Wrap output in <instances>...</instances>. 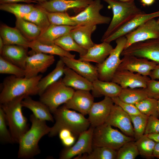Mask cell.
Masks as SVG:
<instances>
[{
  "label": "cell",
  "instance_id": "cell-1",
  "mask_svg": "<svg viewBox=\"0 0 159 159\" xmlns=\"http://www.w3.org/2000/svg\"><path fill=\"white\" fill-rule=\"evenodd\" d=\"M30 120L32 123L31 128L22 136L19 143V158H33L39 154L41 150L39 142L51 130V127L47 125L45 121L38 119L34 114L31 115Z\"/></svg>",
  "mask_w": 159,
  "mask_h": 159
},
{
  "label": "cell",
  "instance_id": "cell-2",
  "mask_svg": "<svg viewBox=\"0 0 159 159\" xmlns=\"http://www.w3.org/2000/svg\"><path fill=\"white\" fill-rule=\"evenodd\" d=\"M42 77L39 74L31 78L11 75L5 77L2 83L0 103L8 102L19 96L38 95V83Z\"/></svg>",
  "mask_w": 159,
  "mask_h": 159
},
{
  "label": "cell",
  "instance_id": "cell-3",
  "mask_svg": "<svg viewBox=\"0 0 159 159\" xmlns=\"http://www.w3.org/2000/svg\"><path fill=\"white\" fill-rule=\"evenodd\" d=\"M55 122L48 134L50 137L57 135L62 129L70 131L74 135H79L90 126L87 119L80 113L71 110L64 105L53 113Z\"/></svg>",
  "mask_w": 159,
  "mask_h": 159
},
{
  "label": "cell",
  "instance_id": "cell-4",
  "mask_svg": "<svg viewBox=\"0 0 159 159\" xmlns=\"http://www.w3.org/2000/svg\"><path fill=\"white\" fill-rule=\"evenodd\" d=\"M26 96H19L0 104V107L5 113L14 143H19L29 130L27 120L22 111L21 102Z\"/></svg>",
  "mask_w": 159,
  "mask_h": 159
},
{
  "label": "cell",
  "instance_id": "cell-5",
  "mask_svg": "<svg viewBox=\"0 0 159 159\" xmlns=\"http://www.w3.org/2000/svg\"><path fill=\"white\" fill-rule=\"evenodd\" d=\"M103 0L108 4V8L112 9L113 16L102 37V42L132 18L145 13L136 6L135 1Z\"/></svg>",
  "mask_w": 159,
  "mask_h": 159
},
{
  "label": "cell",
  "instance_id": "cell-6",
  "mask_svg": "<svg viewBox=\"0 0 159 159\" xmlns=\"http://www.w3.org/2000/svg\"><path fill=\"white\" fill-rule=\"evenodd\" d=\"M134 140V138L125 135L104 123L94 128L92 147H107L117 151L126 143Z\"/></svg>",
  "mask_w": 159,
  "mask_h": 159
},
{
  "label": "cell",
  "instance_id": "cell-7",
  "mask_svg": "<svg viewBox=\"0 0 159 159\" xmlns=\"http://www.w3.org/2000/svg\"><path fill=\"white\" fill-rule=\"evenodd\" d=\"M61 78L49 86L40 96L39 100L45 104L53 113L59 106L64 104L72 97L74 90L64 85Z\"/></svg>",
  "mask_w": 159,
  "mask_h": 159
},
{
  "label": "cell",
  "instance_id": "cell-8",
  "mask_svg": "<svg viewBox=\"0 0 159 159\" xmlns=\"http://www.w3.org/2000/svg\"><path fill=\"white\" fill-rule=\"evenodd\" d=\"M116 45L109 55L102 63L97 65L98 79L105 81H111L112 77L122 62L120 56L125 48L127 42L125 36L116 40Z\"/></svg>",
  "mask_w": 159,
  "mask_h": 159
},
{
  "label": "cell",
  "instance_id": "cell-9",
  "mask_svg": "<svg viewBox=\"0 0 159 159\" xmlns=\"http://www.w3.org/2000/svg\"><path fill=\"white\" fill-rule=\"evenodd\" d=\"M103 7L100 0H93L79 13L72 17L77 25L109 24L111 20L110 17L100 13Z\"/></svg>",
  "mask_w": 159,
  "mask_h": 159
},
{
  "label": "cell",
  "instance_id": "cell-10",
  "mask_svg": "<svg viewBox=\"0 0 159 159\" xmlns=\"http://www.w3.org/2000/svg\"><path fill=\"white\" fill-rule=\"evenodd\" d=\"M147 58L159 64V38L133 44L125 48L121 55Z\"/></svg>",
  "mask_w": 159,
  "mask_h": 159
},
{
  "label": "cell",
  "instance_id": "cell-11",
  "mask_svg": "<svg viewBox=\"0 0 159 159\" xmlns=\"http://www.w3.org/2000/svg\"><path fill=\"white\" fill-rule=\"evenodd\" d=\"M94 127L90 126L79 135L77 142L72 145L65 147L61 152L60 159H70L77 155L90 153L93 150L92 136Z\"/></svg>",
  "mask_w": 159,
  "mask_h": 159
},
{
  "label": "cell",
  "instance_id": "cell-12",
  "mask_svg": "<svg viewBox=\"0 0 159 159\" xmlns=\"http://www.w3.org/2000/svg\"><path fill=\"white\" fill-rule=\"evenodd\" d=\"M125 36V49L136 43L159 38V24L155 18L150 19Z\"/></svg>",
  "mask_w": 159,
  "mask_h": 159
},
{
  "label": "cell",
  "instance_id": "cell-13",
  "mask_svg": "<svg viewBox=\"0 0 159 159\" xmlns=\"http://www.w3.org/2000/svg\"><path fill=\"white\" fill-rule=\"evenodd\" d=\"M33 52L27 57L25 62L24 77L27 78L36 77L39 73H44L55 61L53 55Z\"/></svg>",
  "mask_w": 159,
  "mask_h": 159
},
{
  "label": "cell",
  "instance_id": "cell-14",
  "mask_svg": "<svg viewBox=\"0 0 159 159\" xmlns=\"http://www.w3.org/2000/svg\"><path fill=\"white\" fill-rule=\"evenodd\" d=\"M150 79L148 76L127 70L117 69L111 81L119 85L122 88H146L147 82Z\"/></svg>",
  "mask_w": 159,
  "mask_h": 159
},
{
  "label": "cell",
  "instance_id": "cell-15",
  "mask_svg": "<svg viewBox=\"0 0 159 159\" xmlns=\"http://www.w3.org/2000/svg\"><path fill=\"white\" fill-rule=\"evenodd\" d=\"M117 69L127 70L145 76H149L158 64L147 58L134 56H123Z\"/></svg>",
  "mask_w": 159,
  "mask_h": 159
},
{
  "label": "cell",
  "instance_id": "cell-16",
  "mask_svg": "<svg viewBox=\"0 0 159 159\" xmlns=\"http://www.w3.org/2000/svg\"><path fill=\"white\" fill-rule=\"evenodd\" d=\"M132 122L130 115L115 104L105 123L117 127L127 135L134 138Z\"/></svg>",
  "mask_w": 159,
  "mask_h": 159
},
{
  "label": "cell",
  "instance_id": "cell-17",
  "mask_svg": "<svg viewBox=\"0 0 159 159\" xmlns=\"http://www.w3.org/2000/svg\"><path fill=\"white\" fill-rule=\"evenodd\" d=\"M114 102L111 98L105 97L102 100L94 102L88 114L90 126L95 127L104 124L111 111Z\"/></svg>",
  "mask_w": 159,
  "mask_h": 159
},
{
  "label": "cell",
  "instance_id": "cell-18",
  "mask_svg": "<svg viewBox=\"0 0 159 159\" xmlns=\"http://www.w3.org/2000/svg\"><path fill=\"white\" fill-rule=\"evenodd\" d=\"M93 0H50L37 5L49 12H64L69 9L83 10Z\"/></svg>",
  "mask_w": 159,
  "mask_h": 159
},
{
  "label": "cell",
  "instance_id": "cell-19",
  "mask_svg": "<svg viewBox=\"0 0 159 159\" xmlns=\"http://www.w3.org/2000/svg\"><path fill=\"white\" fill-rule=\"evenodd\" d=\"M94 102V97L90 91L77 90L63 105L66 108L77 111L83 115H88Z\"/></svg>",
  "mask_w": 159,
  "mask_h": 159
},
{
  "label": "cell",
  "instance_id": "cell-20",
  "mask_svg": "<svg viewBox=\"0 0 159 159\" xmlns=\"http://www.w3.org/2000/svg\"><path fill=\"white\" fill-rule=\"evenodd\" d=\"M65 65L76 73L93 82L98 79V74L96 66L90 62L76 59L66 57H60Z\"/></svg>",
  "mask_w": 159,
  "mask_h": 159
},
{
  "label": "cell",
  "instance_id": "cell-21",
  "mask_svg": "<svg viewBox=\"0 0 159 159\" xmlns=\"http://www.w3.org/2000/svg\"><path fill=\"white\" fill-rule=\"evenodd\" d=\"M159 17V11L149 14L144 13L136 16L112 34L103 42L110 43L117 38L125 36L150 19Z\"/></svg>",
  "mask_w": 159,
  "mask_h": 159
},
{
  "label": "cell",
  "instance_id": "cell-22",
  "mask_svg": "<svg viewBox=\"0 0 159 159\" xmlns=\"http://www.w3.org/2000/svg\"><path fill=\"white\" fill-rule=\"evenodd\" d=\"M28 48L16 45H4L0 56L10 62L24 69L28 55Z\"/></svg>",
  "mask_w": 159,
  "mask_h": 159
},
{
  "label": "cell",
  "instance_id": "cell-23",
  "mask_svg": "<svg viewBox=\"0 0 159 159\" xmlns=\"http://www.w3.org/2000/svg\"><path fill=\"white\" fill-rule=\"evenodd\" d=\"M113 49L110 43L103 42L95 44L87 50L84 55L80 56L79 59L100 64L102 63L109 55Z\"/></svg>",
  "mask_w": 159,
  "mask_h": 159
},
{
  "label": "cell",
  "instance_id": "cell-24",
  "mask_svg": "<svg viewBox=\"0 0 159 159\" xmlns=\"http://www.w3.org/2000/svg\"><path fill=\"white\" fill-rule=\"evenodd\" d=\"M64 74L62 81L65 86L76 90H92L93 87L92 82L67 66H65L64 68Z\"/></svg>",
  "mask_w": 159,
  "mask_h": 159
},
{
  "label": "cell",
  "instance_id": "cell-25",
  "mask_svg": "<svg viewBox=\"0 0 159 159\" xmlns=\"http://www.w3.org/2000/svg\"><path fill=\"white\" fill-rule=\"evenodd\" d=\"M96 28V25H77L70 32L69 34L80 47L87 50L95 44L91 36Z\"/></svg>",
  "mask_w": 159,
  "mask_h": 159
},
{
  "label": "cell",
  "instance_id": "cell-26",
  "mask_svg": "<svg viewBox=\"0 0 159 159\" xmlns=\"http://www.w3.org/2000/svg\"><path fill=\"white\" fill-rule=\"evenodd\" d=\"M29 48L35 52H40L51 55H56L62 57L74 58L75 54L66 51L54 42L36 40L30 42Z\"/></svg>",
  "mask_w": 159,
  "mask_h": 159
},
{
  "label": "cell",
  "instance_id": "cell-27",
  "mask_svg": "<svg viewBox=\"0 0 159 159\" xmlns=\"http://www.w3.org/2000/svg\"><path fill=\"white\" fill-rule=\"evenodd\" d=\"M0 35L5 45H16L29 47L30 42L16 27L1 24L0 27Z\"/></svg>",
  "mask_w": 159,
  "mask_h": 159
},
{
  "label": "cell",
  "instance_id": "cell-28",
  "mask_svg": "<svg viewBox=\"0 0 159 159\" xmlns=\"http://www.w3.org/2000/svg\"><path fill=\"white\" fill-rule=\"evenodd\" d=\"M92 83V94L94 97H118L122 89L119 85L112 81H103L98 79Z\"/></svg>",
  "mask_w": 159,
  "mask_h": 159
},
{
  "label": "cell",
  "instance_id": "cell-29",
  "mask_svg": "<svg viewBox=\"0 0 159 159\" xmlns=\"http://www.w3.org/2000/svg\"><path fill=\"white\" fill-rule=\"evenodd\" d=\"M22 107L30 110L38 119L44 121L54 122V118L51 114L48 107L40 101L32 99L29 96H26L21 102Z\"/></svg>",
  "mask_w": 159,
  "mask_h": 159
},
{
  "label": "cell",
  "instance_id": "cell-30",
  "mask_svg": "<svg viewBox=\"0 0 159 159\" xmlns=\"http://www.w3.org/2000/svg\"><path fill=\"white\" fill-rule=\"evenodd\" d=\"M65 64L61 59L57 61L55 68L39 80L38 85V95L40 96L50 85L58 80L64 74Z\"/></svg>",
  "mask_w": 159,
  "mask_h": 159
},
{
  "label": "cell",
  "instance_id": "cell-31",
  "mask_svg": "<svg viewBox=\"0 0 159 159\" xmlns=\"http://www.w3.org/2000/svg\"><path fill=\"white\" fill-rule=\"evenodd\" d=\"M15 27L29 42L37 40L42 33L36 24L20 17H16Z\"/></svg>",
  "mask_w": 159,
  "mask_h": 159
},
{
  "label": "cell",
  "instance_id": "cell-32",
  "mask_svg": "<svg viewBox=\"0 0 159 159\" xmlns=\"http://www.w3.org/2000/svg\"><path fill=\"white\" fill-rule=\"evenodd\" d=\"M77 26H62L50 24L37 39L54 42V41L58 38L69 33L72 30L76 27Z\"/></svg>",
  "mask_w": 159,
  "mask_h": 159
},
{
  "label": "cell",
  "instance_id": "cell-33",
  "mask_svg": "<svg viewBox=\"0 0 159 159\" xmlns=\"http://www.w3.org/2000/svg\"><path fill=\"white\" fill-rule=\"evenodd\" d=\"M35 6L32 10L22 18L36 24L41 29L42 33L51 24L44 10L37 4Z\"/></svg>",
  "mask_w": 159,
  "mask_h": 159
},
{
  "label": "cell",
  "instance_id": "cell-34",
  "mask_svg": "<svg viewBox=\"0 0 159 159\" xmlns=\"http://www.w3.org/2000/svg\"><path fill=\"white\" fill-rule=\"evenodd\" d=\"M118 97L122 101L135 105L148 97L145 88H122Z\"/></svg>",
  "mask_w": 159,
  "mask_h": 159
},
{
  "label": "cell",
  "instance_id": "cell-35",
  "mask_svg": "<svg viewBox=\"0 0 159 159\" xmlns=\"http://www.w3.org/2000/svg\"><path fill=\"white\" fill-rule=\"evenodd\" d=\"M75 157L76 159H116L117 151L105 147L94 148L89 154H84Z\"/></svg>",
  "mask_w": 159,
  "mask_h": 159
},
{
  "label": "cell",
  "instance_id": "cell-36",
  "mask_svg": "<svg viewBox=\"0 0 159 159\" xmlns=\"http://www.w3.org/2000/svg\"><path fill=\"white\" fill-rule=\"evenodd\" d=\"M32 4H19L16 3L1 4L0 9L14 14L16 17L22 18L35 8Z\"/></svg>",
  "mask_w": 159,
  "mask_h": 159
},
{
  "label": "cell",
  "instance_id": "cell-37",
  "mask_svg": "<svg viewBox=\"0 0 159 159\" xmlns=\"http://www.w3.org/2000/svg\"><path fill=\"white\" fill-rule=\"evenodd\" d=\"M54 42L66 51L77 52L80 54V56L85 55L87 52V50L81 47L76 43L69 33L58 38Z\"/></svg>",
  "mask_w": 159,
  "mask_h": 159
},
{
  "label": "cell",
  "instance_id": "cell-38",
  "mask_svg": "<svg viewBox=\"0 0 159 159\" xmlns=\"http://www.w3.org/2000/svg\"><path fill=\"white\" fill-rule=\"evenodd\" d=\"M140 155L148 158L153 157V150L156 142L149 138L147 135L144 134L135 142Z\"/></svg>",
  "mask_w": 159,
  "mask_h": 159
},
{
  "label": "cell",
  "instance_id": "cell-39",
  "mask_svg": "<svg viewBox=\"0 0 159 159\" xmlns=\"http://www.w3.org/2000/svg\"><path fill=\"white\" fill-rule=\"evenodd\" d=\"M158 100L148 97L135 104L139 111L148 117L150 116L158 117Z\"/></svg>",
  "mask_w": 159,
  "mask_h": 159
},
{
  "label": "cell",
  "instance_id": "cell-40",
  "mask_svg": "<svg viewBox=\"0 0 159 159\" xmlns=\"http://www.w3.org/2000/svg\"><path fill=\"white\" fill-rule=\"evenodd\" d=\"M44 9L51 24L62 26L77 25L72 16H69L66 12H51Z\"/></svg>",
  "mask_w": 159,
  "mask_h": 159
},
{
  "label": "cell",
  "instance_id": "cell-41",
  "mask_svg": "<svg viewBox=\"0 0 159 159\" xmlns=\"http://www.w3.org/2000/svg\"><path fill=\"white\" fill-rule=\"evenodd\" d=\"M130 116L134 126V138L135 141L144 134L148 117L142 113Z\"/></svg>",
  "mask_w": 159,
  "mask_h": 159
},
{
  "label": "cell",
  "instance_id": "cell-42",
  "mask_svg": "<svg viewBox=\"0 0 159 159\" xmlns=\"http://www.w3.org/2000/svg\"><path fill=\"white\" fill-rule=\"evenodd\" d=\"M134 141L124 144L117 151L116 159H134L140 155Z\"/></svg>",
  "mask_w": 159,
  "mask_h": 159
},
{
  "label": "cell",
  "instance_id": "cell-43",
  "mask_svg": "<svg viewBox=\"0 0 159 159\" xmlns=\"http://www.w3.org/2000/svg\"><path fill=\"white\" fill-rule=\"evenodd\" d=\"M0 73L8 74L19 77H25L24 70L0 56Z\"/></svg>",
  "mask_w": 159,
  "mask_h": 159
},
{
  "label": "cell",
  "instance_id": "cell-44",
  "mask_svg": "<svg viewBox=\"0 0 159 159\" xmlns=\"http://www.w3.org/2000/svg\"><path fill=\"white\" fill-rule=\"evenodd\" d=\"M8 125L5 115L0 107V141L3 143H14L10 132L7 129Z\"/></svg>",
  "mask_w": 159,
  "mask_h": 159
},
{
  "label": "cell",
  "instance_id": "cell-45",
  "mask_svg": "<svg viewBox=\"0 0 159 159\" xmlns=\"http://www.w3.org/2000/svg\"><path fill=\"white\" fill-rule=\"evenodd\" d=\"M111 98L114 104L120 106L129 115H137L142 113L134 104L124 102L122 101L118 97Z\"/></svg>",
  "mask_w": 159,
  "mask_h": 159
},
{
  "label": "cell",
  "instance_id": "cell-46",
  "mask_svg": "<svg viewBox=\"0 0 159 159\" xmlns=\"http://www.w3.org/2000/svg\"><path fill=\"white\" fill-rule=\"evenodd\" d=\"M146 90L149 97L159 99V81L150 79L148 82Z\"/></svg>",
  "mask_w": 159,
  "mask_h": 159
},
{
  "label": "cell",
  "instance_id": "cell-47",
  "mask_svg": "<svg viewBox=\"0 0 159 159\" xmlns=\"http://www.w3.org/2000/svg\"><path fill=\"white\" fill-rule=\"evenodd\" d=\"M159 133V119L158 117L150 116L148 117L144 134Z\"/></svg>",
  "mask_w": 159,
  "mask_h": 159
},
{
  "label": "cell",
  "instance_id": "cell-48",
  "mask_svg": "<svg viewBox=\"0 0 159 159\" xmlns=\"http://www.w3.org/2000/svg\"><path fill=\"white\" fill-rule=\"evenodd\" d=\"M73 134L72 135L62 140L61 142L62 144L65 147H69L72 145L75 141V137Z\"/></svg>",
  "mask_w": 159,
  "mask_h": 159
},
{
  "label": "cell",
  "instance_id": "cell-49",
  "mask_svg": "<svg viewBox=\"0 0 159 159\" xmlns=\"http://www.w3.org/2000/svg\"><path fill=\"white\" fill-rule=\"evenodd\" d=\"M58 134L60 139L61 140L72 135L73 134L69 130L64 129L61 130Z\"/></svg>",
  "mask_w": 159,
  "mask_h": 159
},
{
  "label": "cell",
  "instance_id": "cell-50",
  "mask_svg": "<svg viewBox=\"0 0 159 159\" xmlns=\"http://www.w3.org/2000/svg\"><path fill=\"white\" fill-rule=\"evenodd\" d=\"M22 2L29 4L31 3H38V2L34 0H0L1 4L7 3H14L17 2Z\"/></svg>",
  "mask_w": 159,
  "mask_h": 159
},
{
  "label": "cell",
  "instance_id": "cell-51",
  "mask_svg": "<svg viewBox=\"0 0 159 159\" xmlns=\"http://www.w3.org/2000/svg\"><path fill=\"white\" fill-rule=\"evenodd\" d=\"M149 76L151 79H159V64H158L155 68L151 72Z\"/></svg>",
  "mask_w": 159,
  "mask_h": 159
},
{
  "label": "cell",
  "instance_id": "cell-52",
  "mask_svg": "<svg viewBox=\"0 0 159 159\" xmlns=\"http://www.w3.org/2000/svg\"><path fill=\"white\" fill-rule=\"evenodd\" d=\"M154 157L159 158V142H156L153 151Z\"/></svg>",
  "mask_w": 159,
  "mask_h": 159
},
{
  "label": "cell",
  "instance_id": "cell-53",
  "mask_svg": "<svg viewBox=\"0 0 159 159\" xmlns=\"http://www.w3.org/2000/svg\"><path fill=\"white\" fill-rule=\"evenodd\" d=\"M147 135L149 138L156 142H159V133H151Z\"/></svg>",
  "mask_w": 159,
  "mask_h": 159
},
{
  "label": "cell",
  "instance_id": "cell-54",
  "mask_svg": "<svg viewBox=\"0 0 159 159\" xmlns=\"http://www.w3.org/2000/svg\"><path fill=\"white\" fill-rule=\"evenodd\" d=\"M155 0H140L143 6H149L152 4Z\"/></svg>",
  "mask_w": 159,
  "mask_h": 159
},
{
  "label": "cell",
  "instance_id": "cell-55",
  "mask_svg": "<svg viewBox=\"0 0 159 159\" xmlns=\"http://www.w3.org/2000/svg\"><path fill=\"white\" fill-rule=\"evenodd\" d=\"M4 45L2 38L0 37V52L1 51Z\"/></svg>",
  "mask_w": 159,
  "mask_h": 159
},
{
  "label": "cell",
  "instance_id": "cell-56",
  "mask_svg": "<svg viewBox=\"0 0 159 159\" xmlns=\"http://www.w3.org/2000/svg\"><path fill=\"white\" fill-rule=\"evenodd\" d=\"M34 0L37 1V2H38V3H40V2H44L46 1H49L50 0Z\"/></svg>",
  "mask_w": 159,
  "mask_h": 159
},
{
  "label": "cell",
  "instance_id": "cell-57",
  "mask_svg": "<svg viewBox=\"0 0 159 159\" xmlns=\"http://www.w3.org/2000/svg\"><path fill=\"white\" fill-rule=\"evenodd\" d=\"M123 1H135V0H116Z\"/></svg>",
  "mask_w": 159,
  "mask_h": 159
},
{
  "label": "cell",
  "instance_id": "cell-58",
  "mask_svg": "<svg viewBox=\"0 0 159 159\" xmlns=\"http://www.w3.org/2000/svg\"><path fill=\"white\" fill-rule=\"evenodd\" d=\"M158 102V113H159V99H158V100L157 101Z\"/></svg>",
  "mask_w": 159,
  "mask_h": 159
},
{
  "label": "cell",
  "instance_id": "cell-59",
  "mask_svg": "<svg viewBox=\"0 0 159 159\" xmlns=\"http://www.w3.org/2000/svg\"><path fill=\"white\" fill-rule=\"evenodd\" d=\"M157 20V22H158V23L159 24V18H158Z\"/></svg>",
  "mask_w": 159,
  "mask_h": 159
},
{
  "label": "cell",
  "instance_id": "cell-60",
  "mask_svg": "<svg viewBox=\"0 0 159 159\" xmlns=\"http://www.w3.org/2000/svg\"></svg>",
  "mask_w": 159,
  "mask_h": 159
}]
</instances>
